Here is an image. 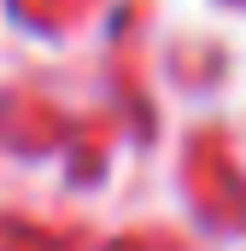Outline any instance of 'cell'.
I'll use <instances>...</instances> for the list:
<instances>
[]
</instances>
